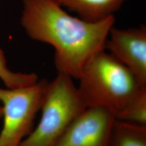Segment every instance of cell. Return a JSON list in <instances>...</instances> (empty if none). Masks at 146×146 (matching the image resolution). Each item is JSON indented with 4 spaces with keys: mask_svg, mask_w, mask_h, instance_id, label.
I'll return each mask as SVG.
<instances>
[{
    "mask_svg": "<svg viewBox=\"0 0 146 146\" xmlns=\"http://www.w3.org/2000/svg\"><path fill=\"white\" fill-rule=\"evenodd\" d=\"M115 23L114 16L98 22L74 17L57 0H24L21 25L35 41L47 43L55 50L58 73L78 79L86 64L106 50Z\"/></svg>",
    "mask_w": 146,
    "mask_h": 146,
    "instance_id": "obj_1",
    "label": "cell"
},
{
    "mask_svg": "<svg viewBox=\"0 0 146 146\" xmlns=\"http://www.w3.org/2000/svg\"><path fill=\"white\" fill-rule=\"evenodd\" d=\"M77 90L85 107H101L115 117L146 86L129 68L106 50L84 66Z\"/></svg>",
    "mask_w": 146,
    "mask_h": 146,
    "instance_id": "obj_2",
    "label": "cell"
},
{
    "mask_svg": "<svg viewBox=\"0 0 146 146\" xmlns=\"http://www.w3.org/2000/svg\"><path fill=\"white\" fill-rule=\"evenodd\" d=\"M85 108L73 78L58 73L48 82L39 123L19 146H56L73 120Z\"/></svg>",
    "mask_w": 146,
    "mask_h": 146,
    "instance_id": "obj_3",
    "label": "cell"
},
{
    "mask_svg": "<svg viewBox=\"0 0 146 146\" xmlns=\"http://www.w3.org/2000/svg\"><path fill=\"white\" fill-rule=\"evenodd\" d=\"M48 82L41 79L19 88L0 87L3 120L0 146H19L30 134L36 115L41 109Z\"/></svg>",
    "mask_w": 146,
    "mask_h": 146,
    "instance_id": "obj_4",
    "label": "cell"
},
{
    "mask_svg": "<svg viewBox=\"0 0 146 146\" xmlns=\"http://www.w3.org/2000/svg\"><path fill=\"white\" fill-rule=\"evenodd\" d=\"M115 119L108 110L87 107L73 120L56 146H108Z\"/></svg>",
    "mask_w": 146,
    "mask_h": 146,
    "instance_id": "obj_5",
    "label": "cell"
},
{
    "mask_svg": "<svg viewBox=\"0 0 146 146\" xmlns=\"http://www.w3.org/2000/svg\"><path fill=\"white\" fill-rule=\"evenodd\" d=\"M106 49L129 68L146 86V27L118 29L113 27Z\"/></svg>",
    "mask_w": 146,
    "mask_h": 146,
    "instance_id": "obj_6",
    "label": "cell"
},
{
    "mask_svg": "<svg viewBox=\"0 0 146 146\" xmlns=\"http://www.w3.org/2000/svg\"><path fill=\"white\" fill-rule=\"evenodd\" d=\"M62 7L72 11L81 19L98 22L114 16L128 0H57Z\"/></svg>",
    "mask_w": 146,
    "mask_h": 146,
    "instance_id": "obj_7",
    "label": "cell"
},
{
    "mask_svg": "<svg viewBox=\"0 0 146 146\" xmlns=\"http://www.w3.org/2000/svg\"><path fill=\"white\" fill-rule=\"evenodd\" d=\"M108 146H146V125L116 118Z\"/></svg>",
    "mask_w": 146,
    "mask_h": 146,
    "instance_id": "obj_8",
    "label": "cell"
},
{
    "mask_svg": "<svg viewBox=\"0 0 146 146\" xmlns=\"http://www.w3.org/2000/svg\"><path fill=\"white\" fill-rule=\"evenodd\" d=\"M128 123L146 125V87L141 89L116 116Z\"/></svg>",
    "mask_w": 146,
    "mask_h": 146,
    "instance_id": "obj_9",
    "label": "cell"
},
{
    "mask_svg": "<svg viewBox=\"0 0 146 146\" xmlns=\"http://www.w3.org/2000/svg\"><path fill=\"white\" fill-rule=\"evenodd\" d=\"M0 79L7 88H19L31 85L38 81V76L35 73H22L13 72L7 65L3 52L0 48Z\"/></svg>",
    "mask_w": 146,
    "mask_h": 146,
    "instance_id": "obj_10",
    "label": "cell"
},
{
    "mask_svg": "<svg viewBox=\"0 0 146 146\" xmlns=\"http://www.w3.org/2000/svg\"><path fill=\"white\" fill-rule=\"evenodd\" d=\"M2 116H3V108H2V106L1 105V103H0V119L2 118Z\"/></svg>",
    "mask_w": 146,
    "mask_h": 146,
    "instance_id": "obj_11",
    "label": "cell"
}]
</instances>
